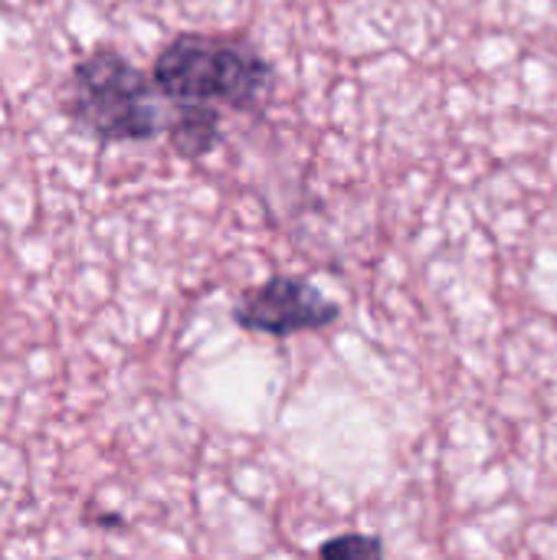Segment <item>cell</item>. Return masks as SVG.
<instances>
[{"instance_id": "2", "label": "cell", "mask_w": 557, "mask_h": 560, "mask_svg": "<svg viewBox=\"0 0 557 560\" xmlns=\"http://www.w3.org/2000/svg\"><path fill=\"white\" fill-rule=\"evenodd\" d=\"M161 89L118 49H95L82 56L62 85V112L72 125L98 141H151L167 131L174 108L167 112Z\"/></svg>"}, {"instance_id": "5", "label": "cell", "mask_w": 557, "mask_h": 560, "mask_svg": "<svg viewBox=\"0 0 557 560\" xmlns=\"http://www.w3.org/2000/svg\"><path fill=\"white\" fill-rule=\"evenodd\" d=\"M318 560H384V541L378 535H335L322 545Z\"/></svg>"}, {"instance_id": "1", "label": "cell", "mask_w": 557, "mask_h": 560, "mask_svg": "<svg viewBox=\"0 0 557 560\" xmlns=\"http://www.w3.org/2000/svg\"><path fill=\"white\" fill-rule=\"evenodd\" d=\"M151 79L171 105L259 112L276 92V69L236 36L181 33L154 59Z\"/></svg>"}, {"instance_id": "4", "label": "cell", "mask_w": 557, "mask_h": 560, "mask_svg": "<svg viewBox=\"0 0 557 560\" xmlns=\"http://www.w3.org/2000/svg\"><path fill=\"white\" fill-rule=\"evenodd\" d=\"M171 125L167 141L181 158H204L220 144V112L217 108H197V105H171Z\"/></svg>"}, {"instance_id": "3", "label": "cell", "mask_w": 557, "mask_h": 560, "mask_svg": "<svg viewBox=\"0 0 557 560\" xmlns=\"http://www.w3.org/2000/svg\"><path fill=\"white\" fill-rule=\"evenodd\" d=\"M338 318H341V305L332 302L309 279H295V276H272L246 289L233 308V322L243 331L269 335V338L322 331Z\"/></svg>"}]
</instances>
